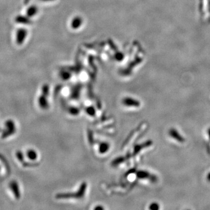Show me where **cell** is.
I'll list each match as a JSON object with an SVG mask.
<instances>
[{
  "instance_id": "obj_1",
  "label": "cell",
  "mask_w": 210,
  "mask_h": 210,
  "mask_svg": "<svg viewBox=\"0 0 210 210\" xmlns=\"http://www.w3.org/2000/svg\"><path fill=\"white\" fill-rule=\"evenodd\" d=\"M87 187V184L84 182L81 185L80 188L75 193H60L57 195L56 197L57 199H81L85 195L86 190Z\"/></svg>"
},
{
  "instance_id": "obj_2",
  "label": "cell",
  "mask_w": 210,
  "mask_h": 210,
  "mask_svg": "<svg viewBox=\"0 0 210 210\" xmlns=\"http://www.w3.org/2000/svg\"><path fill=\"white\" fill-rule=\"evenodd\" d=\"M49 93V87L47 85H44L42 89V94L39 96L38 103L40 107L43 110H46L48 108V102L47 97Z\"/></svg>"
},
{
  "instance_id": "obj_3",
  "label": "cell",
  "mask_w": 210,
  "mask_h": 210,
  "mask_svg": "<svg viewBox=\"0 0 210 210\" xmlns=\"http://www.w3.org/2000/svg\"><path fill=\"white\" fill-rule=\"evenodd\" d=\"M5 130L2 132V138H6L14 134L16 131V128L15 122L12 120H8L5 121L4 124Z\"/></svg>"
},
{
  "instance_id": "obj_4",
  "label": "cell",
  "mask_w": 210,
  "mask_h": 210,
  "mask_svg": "<svg viewBox=\"0 0 210 210\" xmlns=\"http://www.w3.org/2000/svg\"><path fill=\"white\" fill-rule=\"evenodd\" d=\"M136 177L140 179H148L152 182H156L157 181V177L155 175L152 174L146 170H139L136 172Z\"/></svg>"
},
{
  "instance_id": "obj_5",
  "label": "cell",
  "mask_w": 210,
  "mask_h": 210,
  "mask_svg": "<svg viewBox=\"0 0 210 210\" xmlns=\"http://www.w3.org/2000/svg\"><path fill=\"white\" fill-rule=\"evenodd\" d=\"M122 103L126 107H138L141 105V103L138 100L133 99L130 97L124 98L122 100Z\"/></svg>"
},
{
  "instance_id": "obj_6",
  "label": "cell",
  "mask_w": 210,
  "mask_h": 210,
  "mask_svg": "<svg viewBox=\"0 0 210 210\" xmlns=\"http://www.w3.org/2000/svg\"><path fill=\"white\" fill-rule=\"evenodd\" d=\"M9 187L10 188V190L13 193L14 196L15 197L16 199H19L21 197V192H20V189H19V186L18 183V182L15 180H12L10 182L9 184Z\"/></svg>"
},
{
  "instance_id": "obj_7",
  "label": "cell",
  "mask_w": 210,
  "mask_h": 210,
  "mask_svg": "<svg viewBox=\"0 0 210 210\" xmlns=\"http://www.w3.org/2000/svg\"><path fill=\"white\" fill-rule=\"evenodd\" d=\"M169 134L172 138L174 139L176 141L178 142L183 143L185 141V139L183 136H182L175 128H170L169 130Z\"/></svg>"
},
{
  "instance_id": "obj_8",
  "label": "cell",
  "mask_w": 210,
  "mask_h": 210,
  "mask_svg": "<svg viewBox=\"0 0 210 210\" xmlns=\"http://www.w3.org/2000/svg\"><path fill=\"white\" fill-rule=\"evenodd\" d=\"M27 35V32L26 29H19L16 33V42L18 44H21L26 39V36Z\"/></svg>"
},
{
  "instance_id": "obj_9",
  "label": "cell",
  "mask_w": 210,
  "mask_h": 210,
  "mask_svg": "<svg viewBox=\"0 0 210 210\" xmlns=\"http://www.w3.org/2000/svg\"><path fill=\"white\" fill-rule=\"evenodd\" d=\"M152 143H153V142L151 140H148V141H147L145 142L142 144H141L136 145V146H135L134 148L133 155H136L140 151H141L143 148L150 147L151 145H152Z\"/></svg>"
},
{
  "instance_id": "obj_10",
  "label": "cell",
  "mask_w": 210,
  "mask_h": 210,
  "mask_svg": "<svg viewBox=\"0 0 210 210\" xmlns=\"http://www.w3.org/2000/svg\"><path fill=\"white\" fill-rule=\"evenodd\" d=\"M26 157L30 161H35L38 158V154L36 151L33 149H29L26 152Z\"/></svg>"
},
{
  "instance_id": "obj_11",
  "label": "cell",
  "mask_w": 210,
  "mask_h": 210,
  "mask_svg": "<svg viewBox=\"0 0 210 210\" xmlns=\"http://www.w3.org/2000/svg\"><path fill=\"white\" fill-rule=\"evenodd\" d=\"M110 149V144L107 142H102L99 145L98 151L100 154H105L108 152Z\"/></svg>"
},
{
  "instance_id": "obj_12",
  "label": "cell",
  "mask_w": 210,
  "mask_h": 210,
  "mask_svg": "<svg viewBox=\"0 0 210 210\" xmlns=\"http://www.w3.org/2000/svg\"><path fill=\"white\" fill-rule=\"evenodd\" d=\"M82 19L80 16H76L71 21V26L74 29H78L82 24Z\"/></svg>"
},
{
  "instance_id": "obj_13",
  "label": "cell",
  "mask_w": 210,
  "mask_h": 210,
  "mask_svg": "<svg viewBox=\"0 0 210 210\" xmlns=\"http://www.w3.org/2000/svg\"><path fill=\"white\" fill-rule=\"evenodd\" d=\"M37 12V8L35 6H32L27 10V15L29 16L35 15Z\"/></svg>"
},
{
  "instance_id": "obj_14",
  "label": "cell",
  "mask_w": 210,
  "mask_h": 210,
  "mask_svg": "<svg viewBox=\"0 0 210 210\" xmlns=\"http://www.w3.org/2000/svg\"><path fill=\"white\" fill-rule=\"evenodd\" d=\"M86 113L90 116H94L96 115V110L93 106H88L86 109Z\"/></svg>"
},
{
  "instance_id": "obj_15",
  "label": "cell",
  "mask_w": 210,
  "mask_h": 210,
  "mask_svg": "<svg viewBox=\"0 0 210 210\" xmlns=\"http://www.w3.org/2000/svg\"><path fill=\"white\" fill-rule=\"evenodd\" d=\"M68 111L69 114L73 116H77L80 113V110L77 107H71Z\"/></svg>"
},
{
  "instance_id": "obj_16",
  "label": "cell",
  "mask_w": 210,
  "mask_h": 210,
  "mask_svg": "<svg viewBox=\"0 0 210 210\" xmlns=\"http://www.w3.org/2000/svg\"><path fill=\"white\" fill-rule=\"evenodd\" d=\"M16 20H17V21L18 22H21V23H25V24H28L29 23V19H26V18L25 17V16H22V17H21V16H18V18L16 19Z\"/></svg>"
},
{
  "instance_id": "obj_17",
  "label": "cell",
  "mask_w": 210,
  "mask_h": 210,
  "mask_svg": "<svg viewBox=\"0 0 210 210\" xmlns=\"http://www.w3.org/2000/svg\"><path fill=\"white\" fill-rule=\"evenodd\" d=\"M16 157L17 158V159L20 161V162H23L24 161V156L23 154L20 151H17L16 153Z\"/></svg>"
},
{
  "instance_id": "obj_18",
  "label": "cell",
  "mask_w": 210,
  "mask_h": 210,
  "mask_svg": "<svg viewBox=\"0 0 210 210\" xmlns=\"http://www.w3.org/2000/svg\"><path fill=\"white\" fill-rule=\"evenodd\" d=\"M159 205L157 203H152L149 207V209L151 210H158L159 209Z\"/></svg>"
},
{
  "instance_id": "obj_19",
  "label": "cell",
  "mask_w": 210,
  "mask_h": 210,
  "mask_svg": "<svg viewBox=\"0 0 210 210\" xmlns=\"http://www.w3.org/2000/svg\"><path fill=\"white\" fill-rule=\"evenodd\" d=\"M94 210H103L104 208L102 205H97L96 207L94 208Z\"/></svg>"
},
{
  "instance_id": "obj_20",
  "label": "cell",
  "mask_w": 210,
  "mask_h": 210,
  "mask_svg": "<svg viewBox=\"0 0 210 210\" xmlns=\"http://www.w3.org/2000/svg\"><path fill=\"white\" fill-rule=\"evenodd\" d=\"M207 180L208 181H209L210 182V172L207 174Z\"/></svg>"
},
{
  "instance_id": "obj_21",
  "label": "cell",
  "mask_w": 210,
  "mask_h": 210,
  "mask_svg": "<svg viewBox=\"0 0 210 210\" xmlns=\"http://www.w3.org/2000/svg\"><path fill=\"white\" fill-rule=\"evenodd\" d=\"M208 137H209L210 140V128H209L208 130Z\"/></svg>"
},
{
  "instance_id": "obj_22",
  "label": "cell",
  "mask_w": 210,
  "mask_h": 210,
  "mask_svg": "<svg viewBox=\"0 0 210 210\" xmlns=\"http://www.w3.org/2000/svg\"><path fill=\"white\" fill-rule=\"evenodd\" d=\"M41 1H46V2H50V1H54V0H41Z\"/></svg>"
},
{
  "instance_id": "obj_23",
  "label": "cell",
  "mask_w": 210,
  "mask_h": 210,
  "mask_svg": "<svg viewBox=\"0 0 210 210\" xmlns=\"http://www.w3.org/2000/svg\"><path fill=\"white\" fill-rule=\"evenodd\" d=\"M1 128H0V131H1Z\"/></svg>"
}]
</instances>
